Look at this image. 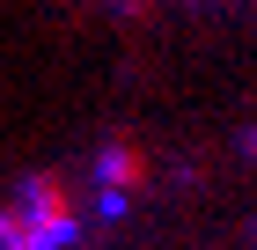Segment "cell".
<instances>
[{"label": "cell", "instance_id": "cell-1", "mask_svg": "<svg viewBox=\"0 0 257 250\" xmlns=\"http://www.w3.org/2000/svg\"><path fill=\"white\" fill-rule=\"evenodd\" d=\"M15 206L30 213V228H37L52 250H59V243H74V184H66V177L37 170L30 184H22V199H15Z\"/></svg>", "mask_w": 257, "mask_h": 250}, {"label": "cell", "instance_id": "cell-2", "mask_svg": "<svg viewBox=\"0 0 257 250\" xmlns=\"http://www.w3.org/2000/svg\"><path fill=\"white\" fill-rule=\"evenodd\" d=\"M96 184H103V206L140 199V184H147V154H140V140H110V147L96 154Z\"/></svg>", "mask_w": 257, "mask_h": 250}, {"label": "cell", "instance_id": "cell-3", "mask_svg": "<svg viewBox=\"0 0 257 250\" xmlns=\"http://www.w3.org/2000/svg\"><path fill=\"white\" fill-rule=\"evenodd\" d=\"M0 250H52L37 228H30V213H22L15 199H0Z\"/></svg>", "mask_w": 257, "mask_h": 250}, {"label": "cell", "instance_id": "cell-4", "mask_svg": "<svg viewBox=\"0 0 257 250\" xmlns=\"http://www.w3.org/2000/svg\"><path fill=\"white\" fill-rule=\"evenodd\" d=\"M110 8H125V15H147V8H155V0H110Z\"/></svg>", "mask_w": 257, "mask_h": 250}]
</instances>
